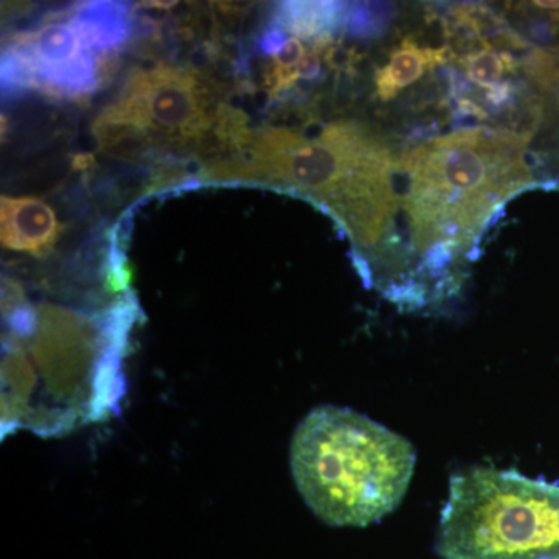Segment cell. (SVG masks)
<instances>
[{"instance_id": "1", "label": "cell", "mask_w": 559, "mask_h": 559, "mask_svg": "<svg viewBox=\"0 0 559 559\" xmlns=\"http://www.w3.org/2000/svg\"><path fill=\"white\" fill-rule=\"evenodd\" d=\"M528 143L510 130L463 128L401 157L400 207L412 245L393 304L419 310L457 293L459 260L511 198L535 186Z\"/></svg>"}, {"instance_id": "2", "label": "cell", "mask_w": 559, "mask_h": 559, "mask_svg": "<svg viewBox=\"0 0 559 559\" xmlns=\"http://www.w3.org/2000/svg\"><path fill=\"white\" fill-rule=\"evenodd\" d=\"M400 159L380 132L359 121H331L314 135L271 127L253 132L249 145L229 159L212 162L200 179L299 193L340 221L358 260L367 261L399 215Z\"/></svg>"}, {"instance_id": "3", "label": "cell", "mask_w": 559, "mask_h": 559, "mask_svg": "<svg viewBox=\"0 0 559 559\" xmlns=\"http://www.w3.org/2000/svg\"><path fill=\"white\" fill-rule=\"evenodd\" d=\"M415 462L404 437L345 407H316L290 443L301 498L319 520L336 527H366L399 509Z\"/></svg>"}, {"instance_id": "4", "label": "cell", "mask_w": 559, "mask_h": 559, "mask_svg": "<svg viewBox=\"0 0 559 559\" xmlns=\"http://www.w3.org/2000/svg\"><path fill=\"white\" fill-rule=\"evenodd\" d=\"M437 551L443 559H559V487L485 466L455 474Z\"/></svg>"}, {"instance_id": "5", "label": "cell", "mask_w": 559, "mask_h": 559, "mask_svg": "<svg viewBox=\"0 0 559 559\" xmlns=\"http://www.w3.org/2000/svg\"><path fill=\"white\" fill-rule=\"evenodd\" d=\"M219 108L207 83L190 70L138 68L94 121V135L103 151L120 159H153L171 151L205 154Z\"/></svg>"}, {"instance_id": "6", "label": "cell", "mask_w": 559, "mask_h": 559, "mask_svg": "<svg viewBox=\"0 0 559 559\" xmlns=\"http://www.w3.org/2000/svg\"><path fill=\"white\" fill-rule=\"evenodd\" d=\"M116 60L94 49L69 7L7 38L2 90L9 95L38 92L57 100H84L112 75Z\"/></svg>"}, {"instance_id": "7", "label": "cell", "mask_w": 559, "mask_h": 559, "mask_svg": "<svg viewBox=\"0 0 559 559\" xmlns=\"http://www.w3.org/2000/svg\"><path fill=\"white\" fill-rule=\"evenodd\" d=\"M0 204L3 248L35 257L55 248L62 227L49 204L32 197H2Z\"/></svg>"}, {"instance_id": "8", "label": "cell", "mask_w": 559, "mask_h": 559, "mask_svg": "<svg viewBox=\"0 0 559 559\" xmlns=\"http://www.w3.org/2000/svg\"><path fill=\"white\" fill-rule=\"evenodd\" d=\"M452 58L447 46L430 47L407 36L393 49L388 62L374 73V91L382 102L392 100L406 87L417 83L429 70L447 64Z\"/></svg>"}, {"instance_id": "9", "label": "cell", "mask_w": 559, "mask_h": 559, "mask_svg": "<svg viewBox=\"0 0 559 559\" xmlns=\"http://www.w3.org/2000/svg\"><path fill=\"white\" fill-rule=\"evenodd\" d=\"M348 13L340 2H283L275 7L270 24L314 44L347 24Z\"/></svg>"}, {"instance_id": "10", "label": "cell", "mask_w": 559, "mask_h": 559, "mask_svg": "<svg viewBox=\"0 0 559 559\" xmlns=\"http://www.w3.org/2000/svg\"><path fill=\"white\" fill-rule=\"evenodd\" d=\"M455 58L468 83L487 91L485 94L498 90L507 83L506 76L516 73L520 68V61L513 51L491 43L471 46L468 53L457 55Z\"/></svg>"}, {"instance_id": "11", "label": "cell", "mask_w": 559, "mask_h": 559, "mask_svg": "<svg viewBox=\"0 0 559 559\" xmlns=\"http://www.w3.org/2000/svg\"><path fill=\"white\" fill-rule=\"evenodd\" d=\"M307 55V47L304 46L301 39L293 36V38L286 39L278 53L272 57L274 60L271 61V64L280 70H296L299 69Z\"/></svg>"}, {"instance_id": "12", "label": "cell", "mask_w": 559, "mask_h": 559, "mask_svg": "<svg viewBox=\"0 0 559 559\" xmlns=\"http://www.w3.org/2000/svg\"><path fill=\"white\" fill-rule=\"evenodd\" d=\"M557 145H558V148H557V154H558V156H557V157H558V162H559V140H558Z\"/></svg>"}]
</instances>
